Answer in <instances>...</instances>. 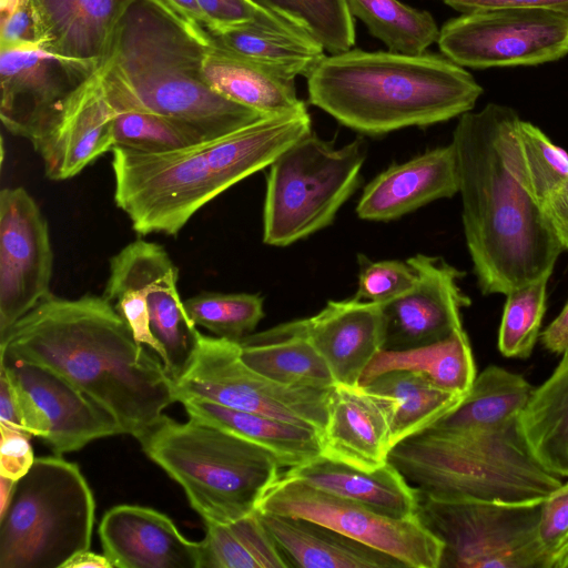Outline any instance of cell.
<instances>
[{"instance_id":"6da1fadb","label":"cell","mask_w":568,"mask_h":568,"mask_svg":"<svg viewBox=\"0 0 568 568\" xmlns=\"http://www.w3.org/2000/svg\"><path fill=\"white\" fill-rule=\"evenodd\" d=\"M0 355L54 369L138 440L178 402L160 357L136 342L103 295L51 294L0 336Z\"/></svg>"},{"instance_id":"7a4b0ae2","label":"cell","mask_w":568,"mask_h":568,"mask_svg":"<svg viewBox=\"0 0 568 568\" xmlns=\"http://www.w3.org/2000/svg\"><path fill=\"white\" fill-rule=\"evenodd\" d=\"M515 112L488 103L462 114L453 133L465 240L485 295L550 276L564 251L542 206L508 164L506 132Z\"/></svg>"},{"instance_id":"3957f363","label":"cell","mask_w":568,"mask_h":568,"mask_svg":"<svg viewBox=\"0 0 568 568\" xmlns=\"http://www.w3.org/2000/svg\"><path fill=\"white\" fill-rule=\"evenodd\" d=\"M210 42V34L195 31L152 0H133L99 62L106 100L115 113L158 114L204 141L265 116L206 83L202 62Z\"/></svg>"},{"instance_id":"277c9868","label":"cell","mask_w":568,"mask_h":568,"mask_svg":"<svg viewBox=\"0 0 568 568\" xmlns=\"http://www.w3.org/2000/svg\"><path fill=\"white\" fill-rule=\"evenodd\" d=\"M311 132L306 109L265 115L229 134L172 151L114 148L115 204L136 233L175 236L200 209L270 166Z\"/></svg>"},{"instance_id":"5b68a950","label":"cell","mask_w":568,"mask_h":568,"mask_svg":"<svg viewBox=\"0 0 568 568\" xmlns=\"http://www.w3.org/2000/svg\"><path fill=\"white\" fill-rule=\"evenodd\" d=\"M307 90L313 105L369 135L459 118L483 94L475 78L443 53L362 49L326 55Z\"/></svg>"},{"instance_id":"8992f818","label":"cell","mask_w":568,"mask_h":568,"mask_svg":"<svg viewBox=\"0 0 568 568\" xmlns=\"http://www.w3.org/2000/svg\"><path fill=\"white\" fill-rule=\"evenodd\" d=\"M388 462L418 491L442 500L537 503L562 485L531 452L519 418L484 430L423 429L396 444Z\"/></svg>"},{"instance_id":"52a82bcc","label":"cell","mask_w":568,"mask_h":568,"mask_svg":"<svg viewBox=\"0 0 568 568\" xmlns=\"http://www.w3.org/2000/svg\"><path fill=\"white\" fill-rule=\"evenodd\" d=\"M139 442L144 454L182 487L205 525L255 511L283 468L263 446L191 416L179 423L164 415Z\"/></svg>"},{"instance_id":"ba28073f","label":"cell","mask_w":568,"mask_h":568,"mask_svg":"<svg viewBox=\"0 0 568 568\" xmlns=\"http://www.w3.org/2000/svg\"><path fill=\"white\" fill-rule=\"evenodd\" d=\"M94 517L79 466L58 455L37 457L0 515V568H63L90 549Z\"/></svg>"},{"instance_id":"9c48e42d","label":"cell","mask_w":568,"mask_h":568,"mask_svg":"<svg viewBox=\"0 0 568 568\" xmlns=\"http://www.w3.org/2000/svg\"><path fill=\"white\" fill-rule=\"evenodd\" d=\"M365 142L334 148L314 133L301 138L270 165L263 242L287 246L328 226L361 184Z\"/></svg>"},{"instance_id":"30bf717a","label":"cell","mask_w":568,"mask_h":568,"mask_svg":"<svg viewBox=\"0 0 568 568\" xmlns=\"http://www.w3.org/2000/svg\"><path fill=\"white\" fill-rule=\"evenodd\" d=\"M542 501L442 500L417 490L416 517L443 544L439 568H549L538 536Z\"/></svg>"},{"instance_id":"8fae6325","label":"cell","mask_w":568,"mask_h":568,"mask_svg":"<svg viewBox=\"0 0 568 568\" xmlns=\"http://www.w3.org/2000/svg\"><path fill=\"white\" fill-rule=\"evenodd\" d=\"M176 400L204 399L323 432L331 388L293 387L275 383L247 366L239 342L197 335L193 355L174 381Z\"/></svg>"},{"instance_id":"7c38bea8","label":"cell","mask_w":568,"mask_h":568,"mask_svg":"<svg viewBox=\"0 0 568 568\" xmlns=\"http://www.w3.org/2000/svg\"><path fill=\"white\" fill-rule=\"evenodd\" d=\"M308 519L378 549L408 568H439L443 544L418 518H393L281 473L255 508Z\"/></svg>"},{"instance_id":"4fadbf2b","label":"cell","mask_w":568,"mask_h":568,"mask_svg":"<svg viewBox=\"0 0 568 568\" xmlns=\"http://www.w3.org/2000/svg\"><path fill=\"white\" fill-rule=\"evenodd\" d=\"M437 43L464 68L554 62L568 54V14L511 7L463 13L443 24Z\"/></svg>"},{"instance_id":"5bb4252c","label":"cell","mask_w":568,"mask_h":568,"mask_svg":"<svg viewBox=\"0 0 568 568\" xmlns=\"http://www.w3.org/2000/svg\"><path fill=\"white\" fill-rule=\"evenodd\" d=\"M13 384L28 433L41 438L58 456L92 440L124 434L119 423L54 369L0 355Z\"/></svg>"},{"instance_id":"9a60e30c","label":"cell","mask_w":568,"mask_h":568,"mask_svg":"<svg viewBox=\"0 0 568 568\" xmlns=\"http://www.w3.org/2000/svg\"><path fill=\"white\" fill-rule=\"evenodd\" d=\"M99 64L52 54L39 45L0 48V118L34 143Z\"/></svg>"},{"instance_id":"2e32d148","label":"cell","mask_w":568,"mask_h":568,"mask_svg":"<svg viewBox=\"0 0 568 568\" xmlns=\"http://www.w3.org/2000/svg\"><path fill=\"white\" fill-rule=\"evenodd\" d=\"M53 251L48 222L21 186L0 192V336L48 298Z\"/></svg>"},{"instance_id":"e0dca14e","label":"cell","mask_w":568,"mask_h":568,"mask_svg":"<svg viewBox=\"0 0 568 568\" xmlns=\"http://www.w3.org/2000/svg\"><path fill=\"white\" fill-rule=\"evenodd\" d=\"M417 275L413 288L382 305L383 349L425 346L463 328L462 308L470 304L458 285L464 275L440 257L416 254L407 260Z\"/></svg>"},{"instance_id":"ac0fdd59","label":"cell","mask_w":568,"mask_h":568,"mask_svg":"<svg viewBox=\"0 0 568 568\" xmlns=\"http://www.w3.org/2000/svg\"><path fill=\"white\" fill-rule=\"evenodd\" d=\"M392 417L387 396L364 386L334 384L318 435L322 456L368 471L384 466L393 448Z\"/></svg>"},{"instance_id":"d6986e66","label":"cell","mask_w":568,"mask_h":568,"mask_svg":"<svg viewBox=\"0 0 568 568\" xmlns=\"http://www.w3.org/2000/svg\"><path fill=\"white\" fill-rule=\"evenodd\" d=\"M114 116L97 71L32 143L45 175L54 181L73 178L111 151Z\"/></svg>"},{"instance_id":"ffe728a7","label":"cell","mask_w":568,"mask_h":568,"mask_svg":"<svg viewBox=\"0 0 568 568\" xmlns=\"http://www.w3.org/2000/svg\"><path fill=\"white\" fill-rule=\"evenodd\" d=\"M99 536L116 568H200L201 541L185 538L170 517L153 508H110L100 521Z\"/></svg>"},{"instance_id":"44dd1931","label":"cell","mask_w":568,"mask_h":568,"mask_svg":"<svg viewBox=\"0 0 568 568\" xmlns=\"http://www.w3.org/2000/svg\"><path fill=\"white\" fill-rule=\"evenodd\" d=\"M298 323L325 359L335 384L359 386L361 377L384 348L385 321L381 304L328 301L316 315Z\"/></svg>"},{"instance_id":"7402d4cb","label":"cell","mask_w":568,"mask_h":568,"mask_svg":"<svg viewBox=\"0 0 568 568\" xmlns=\"http://www.w3.org/2000/svg\"><path fill=\"white\" fill-rule=\"evenodd\" d=\"M456 193L458 169L450 143L379 173L364 187L356 213L362 220L387 222Z\"/></svg>"},{"instance_id":"603a6c76","label":"cell","mask_w":568,"mask_h":568,"mask_svg":"<svg viewBox=\"0 0 568 568\" xmlns=\"http://www.w3.org/2000/svg\"><path fill=\"white\" fill-rule=\"evenodd\" d=\"M133 0H32L38 45L63 58L95 62Z\"/></svg>"},{"instance_id":"cb8c5ba5","label":"cell","mask_w":568,"mask_h":568,"mask_svg":"<svg viewBox=\"0 0 568 568\" xmlns=\"http://www.w3.org/2000/svg\"><path fill=\"white\" fill-rule=\"evenodd\" d=\"M290 566L403 568L392 556L318 523L256 511Z\"/></svg>"},{"instance_id":"d4e9b609","label":"cell","mask_w":568,"mask_h":568,"mask_svg":"<svg viewBox=\"0 0 568 568\" xmlns=\"http://www.w3.org/2000/svg\"><path fill=\"white\" fill-rule=\"evenodd\" d=\"M284 474L384 516H416L417 489L389 462L368 471L320 456Z\"/></svg>"},{"instance_id":"484cf974","label":"cell","mask_w":568,"mask_h":568,"mask_svg":"<svg viewBox=\"0 0 568 568\" xmlns=\"http://www.w3.org/2000/svg\"><path fill=\"white\" fill-rule=\"evenodd\" d=\"M239 344L244 363L275 383L316 389H328L335 384L325 359L298 320L252 333Z\"/></svg>"},{"instance_id":"4316f807","label":"cell","mask_w":568,"mask_h":568,"mask_svg":"<svg viewBox=\"0 0 568 568\" xmlns=\"http://www.w3.org/2000/svg\"><path fill=\"white\" fill-rule=\"evenodd\" d=\"M217 45L288 78H308L326 57L323 45L292 21L255 22L210 33Z\"/></svg>"},{"instance_id":"83f0119b","label":"cell","mask_w":568,"mask_h":568,"mask_svg":"<svg viewBox=\"0 0 568 568\" xmlns=\"http://www.w3.org/2000/svg\"><path fill=\"white\" fill-rule=\"evenodd\" d=\"M202 73L217 93L264 115L306 110L294 79L235 54L212 40L205 48Z\"/></svg>"},{"instance_id":"f1b7e54d","label":"cell","mask_w":568,"mask_h":568,"mask_svg":"<svg viewBox=\"0 0 568 568\" xmlns=\"http://www.w3.org/2000/svg\"><path fill=\"white\" fill-rule=\"evenodd\" d=\"M180 403L189 416L263 446L276 456L282 467L292 468L322 456L318 434L314 429L204 399L186 398Z\"/></svg>"},{"instance_id":"f546056e","label":"cell","mask_w":568,"mask_h":568,"mask_svg":"<svg viewBox=\"0 0 568 568\" xmlns=\"http://www.w3.org/2000/svg\"><path fill=\"white\" fill-rule=\"evenodd\" d=\"M534 389L521 375L490 365L476 376L458 406L425 429L457 433L503 427L519 418Z\"/></svg>"},{"instance_id":"4dcf8cb0","label":"cell","mask_w":568,"mask_h":568,"mask_svg":"<svg viewBox=\"0 0 568 568\" xmlns=\"http://www.w3.org/2000/svg\"><path fill=\"white\" fill-rule=\"evenodd\" d=\"M390 371L426 375L438 386L466 395L476 378V366L464 328L442 341L400 351L382 349L365 368L359 386Z\"/></svg>"},{"instance_id":"1f68e13d","label":"cell","mask_w":568,"mask_h":568,"mask_svg":"<svg viewBox=\"0 0 568 568\" xmlns=\"http://www.w3.org/2000/svg\"><path fill=\"white\" fill-rule=\"evenodd\" d=\"M519 424L540 464L560 478L568 477V355L534 389Z\"/></svg>"},{"instance_id":"d6a6232c","label":"cell","mask_w":568,"mask_h":568,"mask_svg":"<svg viewBox=\"0 0 568 568\" xmlns=\"http://www.w3.org/2000/svg\"><path fill=\"white\" fill-rule=\"evenodd\" d=\"M364 387L392 400L393 447L452 412L465 396L438 386L424 374L410 371L384 373Z\"/></svg>"},{"instance_id":"836d02e7","label":"cell","mask_w":568,"mask_h":568,"mask_svg":"<svg viewBox=\"0 0 568 568\" xmlns=\"http://www.w3.org/2000/svg\"><path fill=\"white\" fill-rule=\"evenodd\" d=\"M506 154L515 178L541 206L568 181V153L517 112L507 128Z\"/></svg>"},{"instance_id":"e575fe53","label":"cell","mask_w":568,"mask_h":568,"mask_svg":"<svg viewBox=\"0 0 568 568\" xmlns=\"http://www.w3.org/2000/svg\"><path fill=\"white\" fill-rule=\"evenodd\" d=\"M205 526L200 568L291 567L256 510L230 523Z\"/></svg>"},{"instance_id":"d590c367","label":"cell","mask_w":568,"mask_h":568,"mask_svg":"<svg viewBox=\"0 0 568 568\" xmlns=\"http://www.w3.org/2000/svg\"><path fill=\"white\" fill-rule=\"evenodd\" d=\"M347 4L352 16L359 18L388 51L420 54L438 41L440 29L426 10L398 0H347Z\"/></svg>"},{"instance_id":"8d00e7d4","label":"cell","mask_w":568,"mask_h":568,"mask_svg":"<svg viewBox=\"0 0 568 568\" xmlns=\"http://www.w3.org/2000/svg\"><path fill=\"white\" fill-rule=\"evenodd\" d=\"M183 304L195 326L236 342L252 334L264 317L263 297L257 294L202 292Z\"/></svg>"},{"instance_id":"74e56055","label":"cell","mask_w":568,"mask_h":568,"mask_svg":"<svg viewBox=\"0 0 568 568\" xmlns=\"http://www.w3.org/2000/svg\"><path fill=\"white\" fill-rule=\"evenodd\" d=\"M294 21L331 54L355 44V23L347 0H255Z\"/></svg>"},{"instance_id":"f35d334b","label":"cell","mask_w":568,"mask_h":568,"mask_svg":"<svg viewBox=\"0 0 568 568\" xmlns=\"http://www.w3.org/2000/svg\"><path fill=\"white\" fill-rule=\"evenodd\" d=\"M550 276L518 286L506 294L498 332V348L506 357L526 358L540 336Z\"/></svg>"},{"instance_id":"ab89813d","label":"cell","mask_w":568,"mask_h":568,"mask_svg":"<svg viewBox=\"0 0 568 568\" xmlns=\"http://www.w3.org/2000/svg\"><path fill=\"white\" fill-rule=\"evenodd\" d=\"M201 141L204 140L193 131L158 114L123 111L116 112L114 116L113 149L158 153L181 149Z\"/></svg>"},{"instance_id":"60d3db41","label":"cell","mask_w":568,"mask_h":568,"mask_svg":"<svg viewBox=\"0 0 568 568\" xmlns=\"http://www.w3.org/2000/svg\"><path fill=\"white\" fill-rule=\"evenodd\" d=\"M417 275L400 261L372 262L361 256V270L355 298L384 305L408 292Z\"/></svg>"},{"instance_id":"b9f144b4","label":"cell","mask_w":568,"mask_h":568,"mask_svg":"<svg viewBox=\"0 0 568 568\" xmlns=\"http://www.w3.org/2000/svg\"><path fill=\"white\" fill-rule=\"evenodd\" d=\"M538 536L549 568H568V484L544 499Z\"/></svg>"},{"instance_id":"7bdbcfd3","label":"cell","mask_w":568,"mask_h":568,"mask_svg":"<svg viewBox=\"0 0 568 568\" xmlns=\"http://www.w3.org/2000/svg\"><path fill=\"white\" fill-rule=\"evenodd\" d=\"M197 2L207 20L209 33L246 23L292 21L255 0H197Z\"/></svg>"},{"instance_id":"ee69618b","label":"cell","mask_w":568,"mask_h":568,"mask_svg":"<svg viewBox=\"0 0 568 568\" xmlns=\"http://www.w3.org/2000/svg\"><path fill=\"white\" fill-rule=\"evenodd\" d=\"M0 434V476L19 480L36 460L30 444L32 435L2 425Z\"/></svg>"},{"instance_id":"f6af8a7d","label":"cell","mask_w":568,"mask_h":568,"mask_svg":"<svg viewBox=\"0 0 568 568\" xmlns=\"http://www.w3.org/2000/svg\"><path fill=\"white\" fill-rule=\"evenodd\" d=\"M24 45H38L32 0L22 2L12 13L1 18L0 48Z\"/></svg>"},{"instance_id":"bcb514c9","label":"cell","mask_w":568,"mask_h":568,"mask_svg":"<svg viewBox=\"0 0 568 568\" xmlns=\"http://www.w3.org/2000/svg\"><path fill=\"white\" fill-rule=\"evenodd\" d=\"M444 2L462 13L511 7L542 9L568 14V0H444Z\"/></svg>"},{"instance_id":"7dc6e473","label":"cell","mask_w":568,"mask_h":568,"mask_svg":"<svg viewBox=\"0 0 568 568\" xmlns=\"http://www.w3.org/2000/svg\"><path fill=\"white\" fill-rule=\"evenodd\" d=\"M0 425L28 433L18 393L2 368H0Z\"/></svg>"},{"instance_id":"c3c4849f","label":"cell","mask_w":568,"mask_h":568,"mask_svg":"<svg viewBox=\"0 0 568 568\" xmlns=\"http://www.w3.org/2000/svg\"><path fill=\"white\" fill-rule=\"evenodd\" d=\"M542 209L562 250H568V181L549 196Z\"/></svg>"},{"instance_id":"681fc988","label":"cell","mask_w":568,"mask_h":568,"mask_svg":"<svg viewBox=\"0 0 568 568\" xmlns=\"http://www.w3.org/2000/svg\"><path fill=\"white\" fill-rule=\"evenodd\" d=\"M174 18L203 34L209 33V24L197 0H152Z\"/></svg>"},{"instance_id":"f907efd6","label":"cell","mask_w":568,"mask_h":568,"mask_svg":"<svg viewBox=\"0 0 568 568\" xmlns=\"http://www.w3.org/2000/svg\"><path fill=\"white\" fill-rule=\"evenodd\" d=\"M546 349L558 355H568V301L557 317L540 334Z\"/></svg>"},{"instance_id":"816d5d0a","label":"cell","mask_w":568,"mask_h":568,"mask_svg":"<svg viewBox=\"0 0 568 568\" xmlns=\"http://www.w3.org/2000/svg\"><path fill=\"white\" fill-rule=\"evenodd\" d=\"M63 568H114L105 555L90 550L81 551L69 559Z\"/></svg>"},{"instance_id":"f5cc1de1","label":"cell","mask_w":568,"mask_h":568,"mask_svg":"<svg viewBox=\"0 0 568 568\" xmlns=\"http://www.w3.org/2000/svg\"><path fill=\"white\" fill-rule=\"evenodd\" d=\"M17 481L18 480L0 476V515L6 511L11 500Z\"/></svg>"},{"instance_id":"db71d44e","label":"cell","mask_w":568,"mask_h":568,"mask_svg":"<svg viewBox=\"0 0 568 568\" xmlns=\"http://www.w3.org/2000/svg\"><path fill=\"white\" fill-rule=\"evenodd\" d=\"M24 1L27 0H0L1 18L12 13Z\"/></svg>"}]
</instances>
